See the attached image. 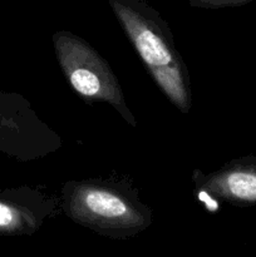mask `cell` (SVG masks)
I'll list each match as a JSON object with an SVG mask.
<instances>
[{"label": "cell", "instance_id": "cell-1", "mask_svg": "<svg viewBox=\"0 0 256 257\" xmlns=\"http://www.w3.org/2000/svg\"><path fill=\"white\" fill-rule=\"evenodd\" d=\"M108 3L156 84L180 112L187 114L192 104L190 75L167 23L141 0Z\"/></svg>", "mask_w": 256, "mask_h": 257}, {"label": "cell", "instance_id": "cell-2", "mask_svg": "<svg viewBox=\"0 0 256 257\" xmlns=\"http://www.w3.org/2000/svg\"><path fill=\"white\" fill-rule=\"evenodd\" d=\"M62 208L78 225L109 238L124 240L152 223L151 210L128 187L108 181H70L62 191Z\"/></svg>", "mask_w": 256, "mask_h": 257}, {"label": "cell", "instance_id": "cell-3", "mask_svg": "<svg viewBox=\"0 0 256 257\" xmlns=\"http://www.w3.org/2000/svg\"><path fill=\"white\" fill-rule=\"evenodd\" d=\"M58 63L73 89L87 102H104L125 122L137 125L109 64L84 39L67 30L53 37Z\"/></svg>", "mask_w": 256, "mask_h": 257}, {"label": "cell", "instance_id": "cell-4", "mask_svg": "<svg viewBox=\"0 0 256 257\" xmlns=\"http://www.w3.org/2000/svg\"><path fill=\"white\" fill-rule=\"evenodd\" d=\"M192 180L201 193L240 207L256 206V156L236 158L208 175L196 170Z\"/></svg>", "mask_w": 256, "mask_h": 257}, {"label": "cell", "instance_id": "cell-5", "mask_svg": "<svg viewBox=\"0 0 256 257\" xmlns=\"http://www.w3.org/2000/svg\"><path fill=\"white\" fill-rule=\"evenodd\" d=\"M250 2L251 0H190L188 4L201 9H221V8L241 7Z\"/></svg>", "mask_w": 256, "mask_h": 257}]
</instances>
